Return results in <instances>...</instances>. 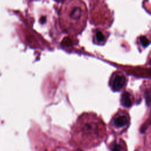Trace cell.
I'll return each mask as SVG.
<instances>
[{"label":"cell","instance_id":"cell-7","mask_svg":"<svg viewBox=\"0 0 151 151\" xmlns=\"http://www.w3.org/2000/svg\"><path fill=\"white\" fill-rule=\"evenodd\" d=\"M135 98L134 94L130 89L124 90L121 96V103L125 107H130L135 103Z\"/></svg>","mask_w":151,"mask_h":151},{"label":"cell","instance_id":"cell-3","mask_svg":"<svg viewBox=\"0 0 151 151\" xmlns=\"http://www.w3.org/2000/svg\"><path fill=\"white\" fill-rule=\"evenodd\" d=\"M90 10L91 21L95 25L108 26L112 22V17L107 6L103 1L94 2Z\"/></svg>","mask_w":151,"mask_h":151},{"label":"cell","instance_id":"cell-8","mask_svg":"<svg viewBox=\"0 0 151 151\" xmlns=\"http://www.w3.org/2000/svg\"><path fill=\"white\" fill-rule=\"evenodd\" d=\"M111 151H123V145L121 143L115 142L110 145Z\"/></svg>","mask_w":151,"mask_h":151},{"label":"cell","instance_id":"cell-6","mask_svg":"<svg viewBox=\"0 0 151 151\" xmlns=\"http://www.w3.org/2000/svg\"><path fill=\"white\" fill-rule=\"evenodd\" d=\"M109 37V33L105 28H98L93 31V42L98 45L105 44Z\"/></svg>","mask_w":151,"mask_h":151},{"label":"cell","instance_id":"cell-10","mask_svg":"<svg viewBox=\"0 0 151 151\" xmlns=\"http://www.w3.org/2000/svg\"><path fill=\"white\" fill-rule=\"evenodd\" d=\"M78 151H82V150H78Z\"/></svg>","mask_w":151,"mask_h":151},{"label":"cell","instance_id":"cell-5","mask_svg":"<svg viewBox=\"0 0 151 151\" xmlns=\"http://www.w3.org/2000/svg\"><path fill=\"white\" fill-rule=\"evenodd\" d=\"M128 78L122 71H116L111 76L109 80V86L113 92H120L125 89Z\"/></svg>","mask_w":151,"mask_h":151},{"label":"cell","instance_id":"cell-9","mask_svg":"<svg viewBox=\"0 0 151 151\" xmlns=\"http://www.w3.org/2000/svg\"><path fill=\"white\" fill-rule=\"evenodd\" d=\"M139 43L140 44V46L145 48L147 47L150 43L149 39L147 38L146 36H141L139 38Z\"/></svg>","mask_w":151,"mask_h":151},{"label":"cell","instance_id":"cell-2","mask_svg":"<svg viewBox=\"0 0 151 151\" xmlns=\"http://www.w3.org/2000/svg\"><path fill=\"white\" fill-rule=\"evenodd\" d=\"M73 129L76 136L96 140L102 138L106 131L102 119L92 112L83 113L79 116Z\"/></svg>","mask_w":151,"mask_h":151},{"label":"cell","instance_id":"cell-1","mask_svg":"<svg viewBox=\"0 0 151 151\" xmlns=\"http://www.w3.org/2000/svg\"><path fill=\"white\" fill-rule=\"evenodd\" d=\"M87 10L83 1H66L63 3L59 11V21L63 31L71 35L82 33L86 25Z\"/></svg>","mask_w":151,"mask_h":151},{"label":"cell","instance_id":"cell-4","mask_svg":"<svg viewBox=\"0 0 151 151\" xmlns=\"http://www.w3.org/2000/svg\"><path fill=\"white\" fill-rule=\"evenodd\" d=\"M131 122L130 116L126 110L119 109L111 119L110 126L114 132L121 133L128 128Z\"/></svg>","mask_w":151,"mask_h":151}]
</instances>
